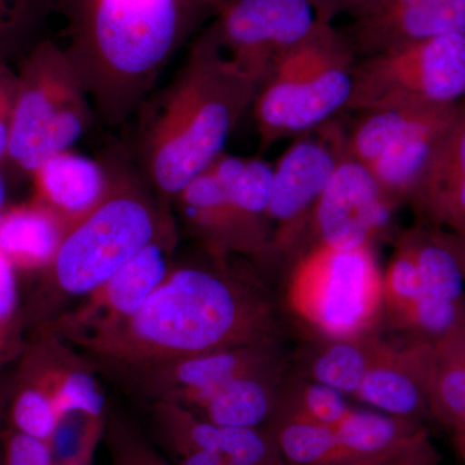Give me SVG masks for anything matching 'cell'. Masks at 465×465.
Instances as JSON below:
<instances>
[{
  "label": "cell",
  "instance_id": "obj_1",
  "mask_svg": "<svg viewBox=\"0 0 465 465\" xmlns=\"http://www.w3.org/2000/svg\"><path fill=\"white\" fill-rule=\"evenodd\" d=\"M206 256L173 264L124 322L67 344L122 379L220 349L278 345L280 314L258 275L232 262V256Z\"/></svg>",
  "mask_w": 465,
  "mask_h": 465
},
{
  "label": "cell",
  "instance_id": "obj_2",
  "mask_svg": "<svg viewBox=\"0 0 465 465\" xmlns=\"http://www.w3.org/2000/svg\"><path fill=\"white\" fill-rule=\"evenodd\" d=\"M262 79L238 65L211 25L173 81L139 109L133 159L162 201L174 198L220 155Z\"/></svg>",
  "mask_w": 465,
  "mask_h": 465
},
{
  "label": "cell",
  "instance_id": "obj_3",
  "mask_svg": "<svg viewBox=\"0 0 465 465\" xmlns=\"http://www.w3.org/2000/svg\"><path fill=\"white\" fill-rule=\"evenodd\" d=\"M204 11L198 0H57L63 47L96 118H133Z\"/></svg>",
  "mask_w": 465,
  "mask_h": 465
},
{
  "label": "cell",
  "instance_id": "obj_4",
  "mask_svg": "<svg viewBox=\"0 0 465 465\" xmlns=\"http://www.w3.org/2000/svg\"><path fill=\"white\" fill-rule=\"evenodd\" d=\"M106 163L108 193L66 232L54 262L42 273V316L99 289L154 240L173 213V204L158 197L134 159L113 152Z\"/></svg>",
  "mask_w": 465,
  "mask_h": 465
},
{
  "label": "cell",
  "instance_id": "obj_5",
  "mask_svg": "<svg viewBox=\"0 0 465 465\" xmlns=\"http://www.w3.org/2000/svg\"><path fill=\"white\" fill-rule=\"evenodd\" d=\"M357 61L347 34L322 23L278 58L252 104L262 149L317 130L347 112Z\"/></svg>",
  "mask_w": 465,
  "mask_h": 465
},
{
  "label": "cell",
  "instance_id": "obj_6",
  "mask_svg": "<svg viewBox=\"0 0 465 465\" xmlns=\"http://www.w3.org/2000/svg\"><path fill=\"white\" fill-rule=\"evenodd\" d=\"M17 94L7 166L30 174L73 149L94 124V108L63 45L41 39L17 61Z\"/></svg>",
  "mask_w": 465,
  "mask_h": 465
},
{
  "label": "cell",
  "instance_id": "obj_7",
  "mask_svg": "<svg viewBox=\"0 0 465 465\" xmlns=\"http://www.w3.org/2000/svg\"><path fill=\"white\" fill-rule=\"evenodd\" d=\"M284 300L290 313L317 339L376 331L384 318V295L374 247L312 244L293 262Z\"/></svg>",
  "mask_w": 465,
  "mask_h": 465
},
{
  "label": "cell",
  "instance_id": "obj_8",
  "mask_svg": "<svg viewBox=\"0 0 465 465\" xmlns=\"http://www.w3.org/2000/svg\"><path fill=\"white\" fill-rule=\"evenodd\" d=\"M458 105H401L356 113L345 150L397 206L409 203Z\"/></svg>",
  "mask_w": 465,
  "mask_h": 465
},
{
  "label": "cell",
  "instance_id": "obj_9",
  "mask_svg": "<svg viewBox=\"0 0 465 465\" xmlns=\"http://www.w3.org/2000/svg\"><path fill=\"white\" fill-rule=\"evenodd\" d=\"M464 99L465 33L450 34L358 58L347 112Z\"/></svg>",
  "mask_w": 465,
  "mask_h": 465
},
{
  "label": "cell",
  "instance_id": "obj_10",
  "mask_svg": "<svg viewBox=\"0 0 465 465\" xmlns=\"http://www.w3.org/2000/svg\"><path fill=\"white\" fill-rule=\"evenodd\" d=\"M345 153V128L333 119L299 136L273 166L268 259L298 250L312 211Z\"/></svg>",
  "mask_w": 465,
  "mask_h": 465
},
{
  "label": "cell",
  "instance_id": "obj_11",
  "mask_svg": "<svg viewBox=\"0 0 465 465\" xmlns=\"http://www.w3.org/2000/svg\"><path fill=\"white\" fill-rule=\"evenodd\" d=\"M179 242V228L173 213L154 240L99 289L76 302L74 308L43 326L70 342L90 338L124 322L139 311L146 299L171 271Z\"/></svg>",
  "mask_w": 465,
  "mask_h": 465
},
{
  "label": "cell",
  "instance_id": "obj_12",
  "mask_svg": "<svg viewBox=\"0 0 465 465\" xmlns=\"http://www.w3.org/2000/svg\"><path fill=\"white\" fill-rule=\"evenodd\" d=\"M318 24L311 0H226L213 26L226 54L262 82Z\"/></svg>",
  "mask_w": 465,
  "mask_h": 465
},
{
  "label": "cell",
  "instance_id": "obj_13",
  "mask_svg": "<svg viewBox=\"0 0 465 465\" xmlns=\"http://www.w3.org/2000/svg\"><path fill=\"white\" fill-rule=\"evenodd\" d=\"M397 207L371 173L345 153L312 211L308 228L311 246L323 244L341 250L375 247V242L390 228Z\"/></svg>",
  "mask_w": 465,
  "mask_h": 465
},
{
  "label": "cell",
  "instance_id": "obj_14",
  "mask_svg": "<svg viewBox=\"0 0 465 465\" xmlns=\"http://www.w3.org/2000/svg\"><path fill=\"white\" fill-rule=\"evenodd\" d=\"M224 154L193 179L174 198L183 231L204 252L220 258L268 260L271 234L251 223L229 193Z\"/></svg>",
  "mask_w": 465,
  "mask_h": 465
},
{
  "label": "cell",
  "instance_id": "obj_15",
  "mask_svg": "<svg viewBox=\"0 0 465 465\" xmlns=\"http://www.w3.org/2000/svg\"><path fill=\"white\" fill-rule=\"evenodd\" d=\"M284 369L278 345H249L159 363L124 381L152 402L186 406L235 379Z\"/></svg>",
  "mask_w": 465,
  "mask_h": 465
},
{
  "label": "cell",
  "instance_id": "obj_16",
  "mask_svg": "<svg viewBox=\"0 0 465 465\" xmlns=\"http://www.w3.org/2000/svg\"><path fill=\"white\" fill-rule=\"evenodd\" d=\"M150 419L158 442L173 455L206 452L235 465H286L266 428L225 427L204 420L168 401L152 402Z\"/></svg>",
  "mask_w": 465,
  "mask_h": 465
},
{
  "label": "cell",
  "instance_id": "obj_17",
  "mask_svg": "<svg viewBox=\"0 0 465 465\" xmlns=\"http://www.w3.org/2000/svg\"><path fill=\"white\" fill-rule=\"evenodd\" d=\"M358 58L465 33V0H372L344 32Z\"/></svg>",
  "mask_w": 465,
  "mask_h": 465
},
{
  "label": "cell",
  "instance_id": "obj_18",
  "mask_svg": "<svg viewBox=\"0 0 465 465\" xmlns=\"http://www.w3.org/2000/svg\"><path fill=\"white\" fill-rule=\"evenodd\" d=\"M416 220L465 235V99L409 201Z\"/></svg>",
  "mask_w": 465,
  "mask_h": 465
},
{
  "label": "cell",
  "instance_id": "obj_19",
  "mask_svg": "<svg viewBox=\"0 0 465 465\" xmlns=\"http://www.w3.org/2000/svg\"><path fill=\"white\" fill-rule=\"evenodd\" d=\"M30 179L32 200L50 210L69 231L104 200L110 171L106 159L96 161L70 149L43 162Z\"/></svg>",
  "mask_w": 465,
  "mask_h": 465
},
{
  "label": "cell",
  "instance_id": "obj_20",
  "mask_svg": "<svg viewBox=\"0 0 465 465\" xmlns=\"http://www.w3.org/2000/svg\"><path fill=\"white\" fill-rule=\"evenodd\" d=\"M432 420L452 436L465 433V323L434 342L407 341Z\"/></svg>",
  "mask_w": 465,
  "mask_h": 465
},
{
  "label": "cell",
  "instance_id": "obj_21",
  "mask_svg": "<svg viewBox=\"0 0 465 465\" xmlns=\"http://www.w3.org/2000/svg\"><path fill=\"white\" fill-rule=\"evenodd\" d=\"M286 371L277 370L235 379L183 407L213 424L264 428L277 409L281 381Z\"/></svg>",
  "mask_w": 465,
  "mask_h": 465
},
{
  "label": "cell",
  "instance_id": "obj_22",
  "mask_svg": "<svg viewBox=\"0 0 465 465\" xmlns=\"http://www.w3.org/2000/svg\"><path fill=\"white\" fill-rule=\"evenodd\" d=\"M66 232L56 215L30 198L5 208L0 220V251L18 273H43L54 262Z\"/></svg>",
  "mask_w": 465,
  "mask_h": 465
},
{
  "label": "cell",
  "instance_id": "obj_23",
  "mask_svg": "<svg viewBox=\"0 0 465 465\" xmlns=\"http://www.w3.org/2000/svg\"><path fill=\"white\" fill-rule=\"evenodd\" d=\"M393 344L376 331L339 339H318L302 361L298 374L353 397L370 370Z\"/></svg>",
  "mask_w": 465,
  "mask_h": 465
},
{
  "label": "cell",
  "instance_id": "obj_24",
  "mask_svg": "<svg viewBox=\"0 0 465 465\" xmlns=\"http://www.w3.org/2000/svg\"><path fill=\"white\" fill-rule=\"evenodd\" d=\"M353 399L376 411L427 424L430 407L406 344L393 345L370 370Z\"/></svg>",
  "mask_w": 465,
  "mask_h": 465
},
{
  "label": "cell",
  "instance_id": "obj_25",
  "mask_svg": "<svg viewBox=\"0 0 465 465\" xmlns=\"http://www.w3.org/2000/svg\"><path fill=\"white\" fill-rule=\"evenodd\" d=\"M9 400V427L45 442L54 439L60 425L54 388L47 367L38 351L29 349Z\"/></svg>",
  "mask_w": 465,
  "mask_h": 465
},
{
  "label": "cell",
  "instance_id": "obj_26",
  "mask_svg": "<svg viewBox=\"0 0 465 465\" xmlns=\"http://www.w3.org/2000/svg\"><path fill=\"white\" fill-rule=\"evenodd\" d=\"M333 428L344 465L390 452L430 430L419 421L358 409Z\"/></svg>",
  "mask_w": 465,
  "mask_h": 465
},
{
  "label": "cell",
  "instance_id": "obj_27",
  "mask_svg": "<svg viewBox=\"0 0 465 465\" xmlns=\"http://www.w3.org/2000/svg\"><path fill=\"white\" fill-rule=\"evenodd\" d=\"M414 256L425 290L439 298L465 302V282L452 253L437 237L434 226L418 222L401 232Z\"/></svg>",
  "mask_w": 465,
  "mask_h": 465
},
{
  "label": "cell",
  "instance_id": "obj_28",
  "mask_svg": "<svg viewBox=\"0 0 465 465\" xmlns=\"http://www.w3.org/2000/svg\"><path fill=\"white\" fill-rule=\"evenodd\" d=\"M353 409L349 405L347 396L341 391L304 378L298 372L290 374L286 371L281 381L273 418L296 419L336 427Z\"/></svg>",
  "mask_w": 465,
  "mask_h": 465
},
{
  "label": "cell",
  "instance_id": "obj_29",
  "mask_svg": "<svg viewBox=\"0 0 465 465\" xmlns=\"http://www.w3.org/2000/svg\"><path fill=\"white\" fill-rule=\"evenodd\" d=\"M57 0H0V60L14 63L41 41Z\"/></svg>",
  "mask_w": 465,
  "mask_h": 465
},
{
  "label": "cell",
  "instance_id": "obj_30",
  "mask_svg": "<svg viewBox=\"0 0 465 465\" xmlns=\"http://www.w3.org/2000/svg\"><path fill=\"white\" fill-rule=\"evenodd\" d=\"M425 290L414 256L409 244L399 235L394 252L387 269L382 272V295H384V317L396 327L401 318L421 298Z\"/></svg>",
  "mask_w": 465,
  "mask_h": 465
},
{
  "label": "cell",
  "instance_id": "obj_31",
  "mask_svg": "<svg viewBox=\"0 0 465 465\" xmlns=\"http://www.w3.org/2000/svg\"><path fill=\"white\" fill-rule=\"evenodd\" d=\"M464 323L465 302L425 292L401 318L396 330L406 332L410 341L434 342L446 338Z\"/></svg>",
  "mask_w": 465,
  "mask_h": 465
},
{
  "label": "cell",
  "instance_id": "obj_32",
  "mask_svg": "<svg viewBox=\"0 0 465 465\" xmlns=\"http://www.w3.org/2000/svg\"><path fill=\"white\" fill-rule=\"evenodd\" d=\"M110 465H174L170 463L142 433L125 419L106 420L105 433Z\"/></svg>",
  "mask_w": 465,
  "mask_h": 465
},
{
  "label": "cell",
  "instance_id": "obj_33",
  "mask_svg": "<svg viewBox=\"0 0 465 465\" xmlns=\"http://www.w3.org/2000/svg\"><path fill=\"white\" fill-rule=\"evenodd\" d=\"M20 321L18 272L0 251V358L11 353Z\"/></svg>",
  "mask_w": 465,
  "mask_h": 465
},
{
  "label": "cell",
  "instance_id": "obj_34",
  "mask_svg": "<svg viewBox=\"0 0 465 465\" xmlns=\"http://www.w3.org/2000/svg\"><path fill=\"white\" fill-rule=\"evenodd\" d=\"M54 448L35 437L7 428L0 433V465H54Z\"/></svg>",
  "mask_w": 465,
  "mask_h": 465
},
{
  "label": "cell",
  "instance_id": "obj_35",
  "mask_svg": "<svg viewBox=\"0 0 465 465\" xmlns=\"http://www.w3.org/2000/svg\"><path fill=\"white\" fill-rule=\"evenodd\" d=\"M345 465H440V455L427 430L390 452Z\"/></svg>",
  "mask_w": 465,
  "mask_h": 465
},
{
  "label": "cell",
  "instance_id": "obj_36",
  "mask_svg": "<svg viewBox=\"0 0 465 465\" xmlns=\"http://www.w3.org/2000/svg\"><path fill=\"white\" fill-rule=\"evenodd\" d=\"M17 70L0 60V167L7 163L9 134L17 94Z\"/></svg>",
  "mask_w": 465,
  "mask_h": 465
},
{
  "label": "cell",
  "instance_id": "obj_37",
  "mask_svg": "<svg viewBox=\"0 0 465 465\" xmlns=\"http://www.w3.org/2000/svg\"><path fill=\"white\" fill-rule=\"evenodd\" d=\"M318 21L322 24H332V21L341 15L354 16L362 11L372 0H311Z\"/></svg>",
  "mask_w": 465,
  "mask_h": 465
},
{
  "label": "cell",
  "instance_id": "obj_38",
  "mask_svg": "<svg viewBox=\"0 0 465 465\" xmlns=\"http://www.w3.org/2000/svg\"><path fill=\"white\" fill-rule=\"evenodd\" d=\"M106 420H100L91 424L84 440H82L81 446H79L78 451L72 455V457L56 461L54 465H92L94 463V451H96L101 437L105 433Z\"/></svg>",
  "mask_w": 465,
  "mask_h": 465
},
{
  "label": "cell",
  "instance_id": "obj_39",
  "mask_svg": "<svg viewBox=\"0 0 465 465\" xmlns=\"http://www.w3.org/2000/svg\"><path fill=\"white\" fill-rule=\"evenodd\" d=\"M434 229H436L437 237L457 260L465 282V235L445 231V229L437 228V226H434Z\"/></svg>",
  "mask_w": 465,
  "mask_h": 465
},
{
  "label": "cell",
  "instance_id": "obj_40",
  "mask_svg": "<svg viewBox=\"0 0 465 465\" xmlns=\"http://www.w3.org/2000/svg\"><path fill=\"white\" fill-rule=\"evenodd\" d=\"M174 459H176L174 465H235L225 459L206 454V452H191Z\"/></svg>",
  "mask_w": 465,
  "mask_h": 465
},
{
  "label": "cell",
  "instance_id": "obj_41",
  "mask_svg": "<svg viewBox=\"0 0 465 465\" xmlns=\"http://www.w3.org/2000/svg\"><path fill=\"white\" fill-rule=\"evenodd\" d=\"M7 207V188H5V177H3L2 167H0V220Z\"/></svg>",
  "mask_w": 465,
  "mask_h": 465
},
{
  "label": "cell",
  "instance_id": "obj_42",
  "mask_svg": "<svg viewBox=\"0 0 465 465\" xmlns=\"http://www.w3.org/2000/svg\"><path fill=\"white\" fill-rule=\"evenodd\" d=\"M452 442H454L455 450H457L459 457L465 465V433L457 434L452 436Z\"/></svg>",
  "mask_w": 465,
  "mask_h": 465
},
{
  "label": "cell",
  "instance_id": "obj_43",
  "mask_svg": "<svg viewBox=\"0 0 465 465\" xmlns=\"http://www.w3.org/2000/svg\"><path fill=\"white\" fill-rule=\"evenodd\" d=\"M198 2L206 9L216 8L219 11V8L224 5L226 0H198Z\"/></svg>",
  "mask_w": 465,
  "mask_h": 465
},
{
  "label": "cell",
  "instance_id": "obj_44",
  "mask_svg": "<svg viewBox=\"0 0 465 465\" xmlns=\"http://www.w3.org/2000/svg\"><path fill=\"white\" fill-rule=\"evenodd\" d=\"M0 415H2V410H0Z\"/></svg>",
  "mask_w": 465,
  "mask_h": 465
}]
</instances>
